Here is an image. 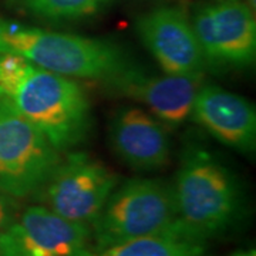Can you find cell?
Listing matches in <instances>:
<instances>
[{
	"instance_id": "7",
	"label": "cell",
	"mask_w": 256,
	"mask_h": 256,
	"mask_svg": "<svg viewBox=\"0 0 256 256\" xmlns=\"http://www.w3.org/2000/svg\"><path fill=\"white\" fill-rule=\"evenodd\" d=\"M191 24L205 63L215 67H246L255 62V16L245 3L220 0L201 6Z\"/></svg>"
},
{
	"instance_id": "6",
	"label": "cell",
	"mask_w": 256,
	"mask_h": 256,
	"mask_svg": "<svg viewBox=\"0 0 256 256\" xmlns=\"http://www.w3.org/2000/svg\"><path fill=\"white\" fill-rule=\"evenodd\" d=\"M116 186L117 176L104 165L86 154L73 152L60 160L34 195L64 220L90 225Z\"/></svg>"
},
{
	"instance_id": "5",
	"label": "cell",
	"mask_w": 256,
	"mask_h": 256,
	"mask_svg": "<svg viewBox=\"0 0 256 256\" xmlns=\"http://www.w3.org/2000/svg\"><path fill=\"white\" fill-rule=\"evenodd\" d=\"M60 160L38 128L0 101V191L10 198L34 195Z\"/></svg>"
},
{
	"instance_id": "15",
	"label": "cell",
	"mask_w": 256,
	"mask_h": 256,
	"mask_svg": "<svg viewBox=\"0 0 256 256\" xmlns=\"http://www.w3.org/2000/svg\"><path fill=\"white\" fill-rule=\"evenodd\" d=\"M14 212H13V201L12 198L6 201H0V234L6 229V226L13 220Z\"/></svg>"
},
{
	"instance_id": "14",
	"label": "cell",
	"mask_w": 256,
	"mask_h": 256,
	"mask_svg": "<svg viewBox=\"0 0 256 256\" xmlns=\"http://www.w3.org/2000/svg\"><path fill=\"white\" fill-rule=\"evenodd\" d=\"M12 4L36 18L62 22L88 18L107 3V0H10Z\"/></svg>"
},
{
	"instance_id": "3",
	"label": "cell",
	"mask_w": 256,
	"mask_h": 256,
	"mask_svg": "<svg viewBox=\"0 0 256 256\" xmlns=\"http://www.w3.org/2000/svg\"><path fill=\"white\" fill-rule=\"evenodd\" d=\"M172 185L178 218L188 236L206 242L226 232L238 220V184L228 168L206 151L190 150Z\"/></svg>"
},
{
	"instance_id": "11",
	"label": "cell",
	"mask_w": 256,
	"mask_h": 256,
	"mask_svg": "<svg viewBox=\"0 0 256 256\" xmlns=\"http://www.w3.org/2000/svg\"><path fill=\"white\" fill-rule=\"evenodd\" d=\"M191 114L222 144L242 152L255 151L256 112L246 98L216 86H200Z\"/></svg>"
},
{
	"instance_id": "10",
	"label": "cell",
	"mask_w": 256,
	"mask_h": 256,
	"mask_svg": "<svg viewBox=\"0 0 256 256\" xmlns=\"http://www.w3.org/2000/svg\"><path fill=\"white\" fill-rule=\"evenodd\" d=\"M201 77L146 73L132 63L124 72L104 82L111 92L146 104L156 118L178 126L191 114Z\"/></svg>"
},
{
	"instance_id": "9",
	"label": "cell",
	"mask_w": 256,
	"mask_h": 256,
	"mask_svg": "<svg viewBox=\"0 0 256 256\" xmlns=\"http://www.w3.org/2000/svg\"><path fill=\"white\" fill-rule=\"evenodd\" d=\"M136 28L165 74L201 77L206 63L192 24L181 10H152L138 18Z\"/></svg>"
},
{
	"instance_id": "12",
	"label": "cell",
	"mask_w": 256,
	"mask_h": 256,
	"mask_svg": "<svg viewBox=\"0 0 256 256\" xmlns=\"http://www.w3.org/2000/svg\"><path fill=\"white\" fill-rule=\"evenodd\" d=\"M110 142L126 164L140 171L158 170L170 156V140L164 127L138 107L121 108L114 116Z\"/></svg>"
},
{
	"instance_id": "16",
	"label": "cell",
	"mask_w": 256,
	"mask_h": 256,
	"mask_svg": "<svg viewBox=\"0 0 256 256\" xmlns=\"http://www.w3.org/2000/svg\"><path fill=\"white\" fill-rule=\"evenodd\" d=\"M232 256H256L255 249H249V250H240V252H236Z\"/></svg>"
},
{
	"instance_id": "4",
	"label": "cell",
	"mask_w": 256,
	"mask_h": 256,
	"mask_svg": "<svg viewBox=\"0 0 256 256\" xmlns=\"http://www.w3.org/2000/svg\"><path fill=\"white\" fill-rule=\"evenodd\" d=\"M90 229L94 250L154 235L188 236L178 218L174 185L151 178L128 180L114 188Z\"/></svg>"
},
{
	"instance_id": "17",
	"label": "cell",
	"mask_w": 256,
	"mask_h": 256,
	"mask_svg": "<svg viewBox=\"0 0 256 256\" xmlns=\"http://www.w3.org/2000/svg\"><path fill=\"white\" fill-rule=\"evenodd\" d=\"M6 200H10V196H8V195H4L3 192L0 191V201H6Z\"/></svg>"
},
{
	"instance_id": "13",
	"label": "cell",
	"mask_w": 256,
	"mask_h": 256,
	"mask_svg": "<svg viewBox=\"0 0 256 256\" xmlns=\"http://www.w3.org/2000/svg\"><path fill=\"white\" fill-rule=\"evenodd\" d=\"M82 256H210L206 242L185 235H154L87 250Z\"/></svg>"
},
{
	"instance_id": "1",
	"label": "cell",
	"mask_w": 256,
	"mask_h": 256,
	"mask_svg": "<svg viewBox=\"0 0 256 256\" xmlns=\"http://www.w3.org/2000/svg\"><path fill=\"white\" fill-rule=\"evenodd\" d=\"M0 101L38 128L58 152L80 144L92 128L90 101L72 77L0 53Z\"/></svg>"
},
{
	"instance_id": "2",
	"label": "cell",
	"mask_w": 256,
	"mask_h": 256,
	"mask_svg": "<svg viewBox=\"0 0 256 256\" xmlns=\"http://www.w3.org/2000/svg\"><path fill=\"white\" fill-rule=\"evenodd\" d=\"M0 53L23 57L53 73L101 82L134 63L110 42L28 28L6 18H0Z\"/></svg>"
},
{
	"instance_id": "8",
	"label": "cell",
	"mask_w": 256,
	"mask_h": 256,
	"mask_svg": "<svg viewBox=\"0 0 256 256\" xmlns=\"http://www.w3.org/2000/svg\"><path fill=\"white\" fill-rule=\"evenodd\" d=\"M90 238V225L33 205L14 215L0 234V256H82Z\"/></svg>"
}]
</instances>
